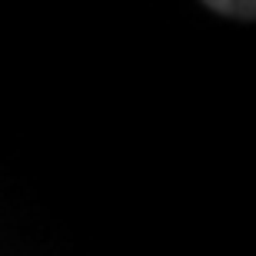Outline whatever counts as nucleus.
Segmentation results:
<instances>
[{
    "mask_svg": "<svg viewBox=\"0 0 256 256\" xmlns=\"http://www.w3.org/2000/svg\"><path fill=\"white\" fill-rule=\"evenodd\" d=\"M213 14H223V17H236V20H253L256 7L253 4H226V0H210L206 4Z\"/></svg>",
    "mask_w": 256,
    "mask_h": 256,
    "instance_id": "nucleus-1",
    "label": "nucleus"
}]
</instances>
